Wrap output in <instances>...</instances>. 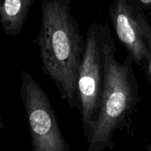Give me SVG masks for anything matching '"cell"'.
<instances>
[{
	"label": "cell",
	"instance_id": "7a4b0ae2",
	"mask_svg": "<svg viewBox=\"0 0 151 151\" xmlns=\"http://www.w3.org/2000/svg\"><path fill=\"white\" fill-rule=\"evenodd\" d=\"M99 42L103 59V88L98 115L88 151L115 149L114 135L130 120L139 96L138 81L129 55L123 62L116 58V44L106 23H99Z\"/></svg>",
	"mask_w": 151,
	"mask_h": 151
},
{
	"label": "cell",
	"instance_id": "277c9868",
	"mask_svg": "<svg viewBox=\"0 0 151 151\" xmlns=\"http://www.w3.org/2000/svg\"><path fill=\"white\" fill-rule=\"evenodd\" d=\"M103 59L99 42V23L89 27L78 73V96L83 134L87 142L94 133L103 88Z\"/></svg>",
	"mask_w": 151,
	"mask_h": 151
},
{
	"label": "cell",
	"instance_id": "ba28073f",
	"mask_svg": "<svg viewBox=\"0 0 151 151\" xmlns=\"http://www.w3.org/2000/svg\"><path fill=\"white\" fill-rule=\"evenodd\" d=\"M135 2L142 9H150V8H151V0H135Z\"/></svg>",
	"mask_w": 151,
	"mask_h": 151
},
{
	"label": "cell",
	"instance_id": "52a82bcc",
	"mask_svg": "<svg viewBox=\"0 0 151 151\" xmlns=\"http://www.w3.org/2000/svg\"><path fill=\"white\" fill-rule=\"evenodd\" d=\"M137 17H138V20H139L143 36L145 38V41H146V43L148 46L149 54H148V58H147L143 66L145 68L147 77H148L149 81L151 85V27L146 15L144 14L143 9L139 4H138V10H137Z\"/></svg>",
	"mask_w": 151,
	"mask_h": 151
},
{
	"label": "cell",
	"instance_id": "8992f818",
	"mask_svg": "<svg viewBox=\"0 0 151 151\" xmlns=\"http://www.w3.org/2000/svg\"><path fill=\"white\" fill-rule=\"evenodd\" d=\"M34 0H0V24L4 34L18 35L28 17Z\"/></svg>",
	"mask_w": 151,
	"mask_h": 151
},
{
	"label": "cell",
	"instance_id": "30bf717a",
	"mask_svg": "<svg viewBox=\"0 0 151 151\" xmlns=\"http://www.w3.org/2000/svg\"><path fill=\"white\" fill-rule=\"evenodd\" d=\"M147 151H151V144H150V145L147 147Z\"/></svg>",
	"mask_w": 151,
	"mask_h": 151
},
{
	"label": "cell",
	"instance_id": "9c48e42d",
	"mask_svg": "<svg viewBox=\"0 0 151 151\" xmlns=\"http://www.w3.org/2000/svg\"><path fill=\"white\" fill-rule=\"evenodd\" d=\"M0 102H1V94H0ZM3 128H4V124H3V120H2L1 109H0V137H1V133L3 131Z\"/></svg>",
	"mask_w": 151,
	"mask_h": 151
},
{
	"label": "cell",
	"instance_id": "5b68a950",
	"mask_svg": "<svg viewBox=\"0 0 151 151\" xmlns=\"http://www.w3.org/2000/svg\"><path fill=\"white\" fill-rule=\"evenodd\" d=\"M135 0H113L110 6V18L117 37L126 47L133 61L143 65L149 54L138 17Z\"/></svg>",
	"mask_w": 151,
	"mask_h": 151
},
{
	"label": "cell",
	"instance_id": "3957f363",
	"mask_svg": "<svg viewBox=\"0 0 151 151\" xmlns=\"http://www.w3.org/2000/svg\"><path fill=\"white\" fill-rule=\"evenodd\" d=\"M19 95L29 128L32 151H71L49 96L25 71L20 73Z\"/></svg>",
	"mask_w": 151,
	"mask_h": 151
},
{
	"label": "cell",
	"instance_id": "6da1fadb",
	"mask_svg": "<svg viewBox=\"0 0 151 151\" xmlns=\"http://www.w3.org/2000/svg\"><path fill=\"white\" fill-rule=\"evenodd\" d=\"M39 46L42 69L71 110H80L78 73L85 40L71 8V0H42Z\"/></svg>",
	"mask_w": 151,
	"mask_h": 151
}]
</instances>
